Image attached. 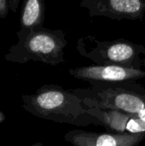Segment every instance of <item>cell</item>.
Segmentation results:
<instances>
[{
	"label": "cell",
	"instance_id": "cell-1",
	"mask_svg": "<svg viewBox=\"0 0 145 146\" xmlns=\"http://www.w3.org/2000/svg\"><path fill=\"white\" fill-rule=\"evenodd\" d=\"M21 100L25 111L40 119L76 127L99 126L97 120L88 114L89 107L73 89L47 84L32 94L22 95Z\"/></svg>",
	"mask_w": 145,
	"mask_h": 146
},
{
	"label": "cell",
	"instance_id": "cell-2",
	"mask_svg": "<svg viewBox=\"0 0 145 146\" xmlns=\"http://www.w3.org/2000/svg\"><path fill=\"white\" fill-rule=\"evenodd\" d=\"M89 84V87L76 88L73 92L91 109L115 110L134 115L145 109V88L136 81Z\"/></svg>",
	"mask_w": 145,
	"mask_h": 146
},
{
	"label": "cell",
	"instance_id": "cell-3",
	"mask_svg": "<svg viewBox=\"0 0 145 146\" xmlns=\"http://www.w3.org/2000/svg\"><path fill=\"white\" fill-rule=\"evenodd\" d=\"M68 44L66 33L61 29L44 27L30 31L11 45L4 59L9 62L24 64L38 62L50 66L64 63V49Z\"/></svg>",
	"mask_w": 145,
	"mask_h": 146
},
{
	"label": "cell",
	"instance_id": "cell-4",
	"mask_svg": "<svg viewBox=\"0 0 145 146\" xmlns=\"http://www.w3.org/2000/svg\"><path fill=\"white\" fill-rule=\"evenodd\" d=\"M76 49L83 57L96 65H114L135 69L145 68V47L127 39L103 41L88 34L78 39Z\"/></svg>",
	"mask_w": 145,
	"mask_h": 146
},
{
	"label": "cell",
	"instance_id": "cell-5",
	"mask_svg": "<svg viewBox=\"0 0 145 146\" xmlns=\"http://www.w3.org/2000/svg\"><path fill=\"white\" fill-rule=\"evenodd\" d=\"M79 6L87 9L91 17L142 21L145 15V0H82Z\"/></svg>",
	"mask_w": 145,
	"mask_h": 146
},
{
	"label": "cell",
	"instance_id": "cell-6",
	"mask_svg": "<svg viewBox=\"0 0 145 146\" xmlns=\"http://www.w3.org/2000/svg\"><path fill=\"white\" fill-rule=\"evenodd\" d=\"M69 74L75 79L91 82H122L136 81L145 78V71L114 65H91L69 68Z\"/></svg>",
	"mask_w": 145,
	"mask_h": 146
},
{
	"label": "cell",
	"instance_id": "cell-7",
	"mask_svg": "<svg viewBox=\"0 0 145 146\" xmlns=\"http://www.w3.org/2000/svg\"><path fill=\"white\" fill-rule=\"evenodd\" d=\"M64 139L73 146H138L145 139V135L100 133L77 129L67 133Z\"/></svg>",
	"mask_w": 145,
	"mask_h": 146
},
{
	"label": "cell",
	"instance_id": "cell-8",
	"mask_svg": "<svg viewBox=\"0 0 145 146\" xmlns=\"http://www.w3.org/2000/svg\"><path fill=\"white\" fill-rule=\"evenodd\" d=\"M45 4L43 0H26L22 3L20 19V30L16 33L18 39L30 31L44 27Z\"/></svg>",
	"mask_w": 145,
	"mask_h": 146
},
{
	"label": "cell",
	"instance_id": "cell-9",
	"mask_svg": "<svg viewBox=\"0 0 145 146\" xmlns=\"http://www.w3.org/2000/svg\"><path fill=\"white\" fill-rule=\"evenodd\" d=\"M88 114L97 120L99 126L110 133H126V127L133 115L115 110L89 108Z\"/></svg>",
	"mask_w": 145,
	"mask_h": 146
},
{
	"label": "cell",
	"instance_id": "cell-10",
	"mask_svg": "<svg viewBox=\"0 0 145 146\" xmlns=\"http://www.w3.org/2000/svg\"><path fill=\"white\" fill-rule=\"evenodd\" d=\"M9 9V0H0V18H6Z\"/></svg>",
	"mask_w": 145,
	"mask_h": 146
},
{
	"label": "cell",
	"instance_id": "cell-11",
	"mask_svg": "<svg viewBox=\"0 0 145 146\" xmlns=\"http://www.w3.org/2000/svg\"><path fill=\"white\" fill-rule=\"evenodd\" d=\"M19 3H20V0H9V9H10L14 13L16 12L17 8H18V5H19Z\"/></svg>",
	"mask_w": 145,
	"mask_h": 146
},
{
	"label": "cell",
	"instance_id": "cell-12",
	"mask_svg": "<svg viewBox=\"0 0 145 146\" xmlns=\"http://www.w3.org/2000/svg\"><path fill=\"white\" fill-rule=\"evenodd\" d=\"M136 116L138 117V118H140L141 120H143V121H145V109L142 110L138 115H136Z\"/></svg>",
	"mask_w": 145,
	"mask_h": 146
},
{
	"label": "cell",
	"instance_id": "cell-13",
	"mask_svg": "<svg viewBox=\"0 0 145 146\" xmlns=\"http://www.w3.org/2000/svg\"><path fill=\"white\" fill-rule=\"evenodd\" d=\"M4 121H5V115L3 112L0 111V123L3 122Z\"/></svg>",
	"mask_w": 145,
	"mask_h": 146
},
{
	"label": "cell",
	"instance_id": "cell-14",
	"mask_svg": "<svg viewBox=\"0 0 145 146\" xmlns=\"http://www.w3.org/2000/svg\"><path fill=\"white\" fill-rule=\"evenodd\" d=\"M27 146H44V145L42 143H40V142H38V143H34L32 145H30Z\"/></svg>",
	"mask_w": 145,
	"mask_h": 146
}]
</instances>
